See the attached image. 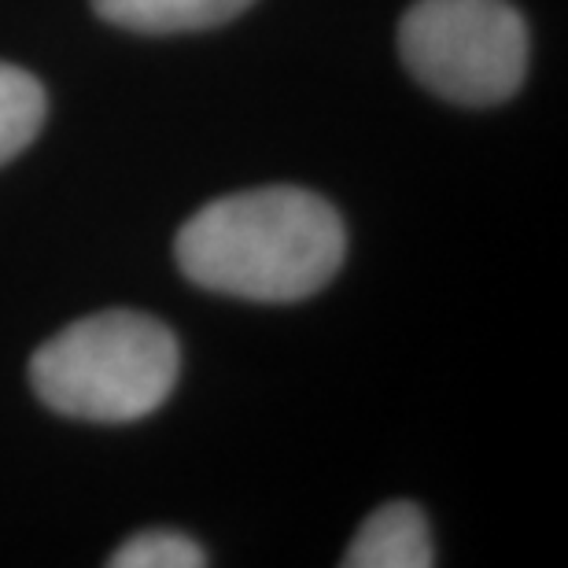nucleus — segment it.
<instances>
[{
	"instance_id": "423d86ee",
	"label": "nucleus",
	"mask_w": 568,
	"mask_h": 568,
	"mask_svg": "<svg viewBox=\"0 0 568 568\" xmlns=\"http://www.w3.org/2000/svg\"><path fill=\"white\" fill-rule=\"evenodd\" d=\"M44 89L33 74L0 63V166L11 163L44 126Z\"/></svg>"
},
{
	"instance_id": "0eeeda50",
	"label": "nucleus",
	"mask_w": 568,
	"mask_h": 568,
	"mask_svg": "<svg viewBox=\"0 0 568 568\" xmlns=\"http://www.w3.org/2000/svg\"><path fill=\"white\" fill-rule=\"evenodd\" d=\"M108 565L111 568H203L207 565V554H203L200 542H192L181 531L155 528L122 542L108 558Z\"/></svg>"
},
{
	"instance_id": "f257e3e1",
	"label": "nucleus",
	"mask_w": 568,
	"mask_h": 568,
	"mask_svg": "<svg viewBox=\"0 0 568 568\" xmlns=\"http://www.w3.org/2000/svg\"><path fill=\"white\" fill-rule=\"evenodd\" d=\"M344 252L347 233L333 203L292 185L211 200L174 241L192 284L252 303H295L322 292Z\"/></svg>"
},
{
	"instance_id": "7ed1b4c3",
	"label": "nucleus",
	"mask_w": 568,
	"mask_h": 568,
	"mask_svg": "<svg viewBox=\"0 0 568 568\" xmlns=\"http://www.w3.org/2000/svg\"><path fill=\"white\" fill-rule=\"evenodd\" d=\"M399 52L436 97L503 104L528 71V27L509 0H417L399 22Z\"/></svg>"
},
{
	"instance_id": "f03ea898",
	"label": "nucleus",
	"mask_w": 568,
	"mask_h": 568,
	"mask_svg": "<svg viewBox=\"0 0 568 568\" xmlns=\"http://www.w3.org/2000/svg\"><path fill=\"white\" fill-rule=\"evenodd\" d=\"M178 339L138 311H104L67 325L30 358V384L49 410L126 425L155 414L178 384Z\"/></svg>"
},
{
	"instance_id": "20e7f679",
	"label": "nucleus",
	"mask_w": 568,
	"mask_h": 568,
	"mask_svg": "<svg viewBox=\"0 0 568 568\" xmlns=\"http://www.w3.org/2000/svg\"><path fill=\"white\" fill-rule=\"evenodd\" d=\"M344 568H432L428 520L414 503H388L366 517L344 554Z\"/></svg>"
},
{
	"instance_id": "39448f33",
	"label": "nucleus",
	"mask_w": 568,
	"mask_h": 568,
	"mask_svg": "<svg viewBox=\"0 0 568 568\" xmlns=\"http://www.w3.org/2000/svg\"><path fill=\"white\" fill-rule=\"evenodd\" d=\"M255 0H93L97 16L138 33H189L236 19Z\"/></svg>"
}]
</instances>
